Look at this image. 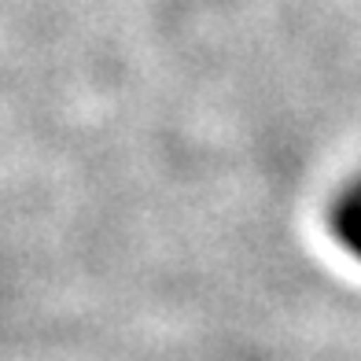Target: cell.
Wrapping results in <instances>:
<instances>
[{
    "instance_id": "obj_1",
    "label": "cell",
    "mask_w": 361,
    "mask_h": 361,
    "mask_svg": "<svg viewBox=\"0 0 361 361\" xmlns=\"http://www.w3.org/2000/svg\"><path fill=\"white\" fill-rule=\"evenodd\" d=\"M336 233L361 258V207L350 200V195H343V203L336 207Z\"/></svg>"
},
{
    "instance_id": "obj_2",
    "label": "cell",
    "mask_w": 361,
    "mask_h": 361,
    "mask_svg": "<svg viewBox=\"0 0 361 361\" xmlns=\"http://www.w3.org/2000/svg\"><path fill=\"white\" fill-rule=\"evenodd\" d=\"M354 192H357V195H361V185H357V188H354Z\"/></svg>"
}]
</instances>
